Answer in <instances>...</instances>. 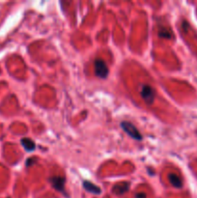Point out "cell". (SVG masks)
I'll return each mask as SVG.
<instances>
[{
  "label": "cell",
  "mask_w": 197,
  "mask_h": 198,
  "mask_svg": "<svg viewBox=\"0 0 197 198\" xmlns=\"http://www.w3.org/2000/svg\"><path fill=\"white\" fill-rule=\"evenodd\" d=\"M121 127L127 134L130 135V136H131L134 139H136V140H141L142 139V135L140 134L139 131H138L137 128L134 126V124H131L130 122H127V121H124V122L121 123Z\"/></svg>",
  "instance_id": "6da1fadb"
},
{
  "label": "cell",
  "mask_w": 197,
  "mask_h": 198,
  "mask_svg": "<svg viewBox=\"0 0 197 198\" xmlns=\"http://www.w3.org/2000/svg\"><path fill=\"white\" fill-rule=\"evenodd\" d=\"M140 95L144 102L148 105H151L155 99V91L148 84H143L140 88Z\"/></svg>",
  "instance_id": "7a4b0ae2"
},
{
  "label": "cell",
  "mask_w": 197,
  "mask_h": 198,
  "mask_svg": "<svg viewBox=\"0 0 197 198\" xmlns=\"http://www.w3.org/2000/svg\"><path fill=\"white\" fill-rule=\"evenodd\" d=\"M95 72L100 79H106L108 76V68L105 62L102 59L95 60Z\"/></svg>",
  "instance_id": "3957f363"
},
{
  "label": "cell",
  "mask_w": 197,
  "mask_h": 198,
  "mask_svg": "<svg viewBox=\"0 0 197 198\" xmlns=\"http://www.w3.org/2000/svg\"><path fill=\"white\" fill-rule=\"evenodd\" d=\"M65 182H66L65 179L60 176H54L50 178V183L52 186L54 187L55 190L62 191V192H65V190H64V189H65Z\"/></svg>",
  "instance_id": "277c9868"
},
{
  "label": "cell",
  "mask_w": 197,
  "mask_h": 198,
  "mask_svg": "<svg viewBox=\"0 0 197 198\" xmlns=\"http://www.w3.org/2000/svg\"><path fill=\"white\" fill-rule=\"evenodd\" d=\"M83 186L87 191H90V192H92V193H95V194H100V191H102L100 187H98L96 185H94L93 183H91V182H88V181H84L83 182Z\"/></svg>",
  "instance_id": "5b68a950"
},
{
  "label": "cell",
  "mask_w": 197,
  "mask_h": 198,
  "mask_svg": "<svg viewBox=\"0 0 197 198\" xmlns=\"http://www.w3.org/2000/svg\"><path fill=\"white\" fill-rule=\"evenodd\" d=\"M130 189V186L127 183H122V184H118L114 186V187L112 189L113 192H115L116 194H124L125 192H127Z\"/></svg>",
  "instance_id": "8992f818"
},
{
  "label": "cell",
  "mask_w": 197,
  "mask_h": 198,
  "mask_svg": "<svg viewBox=\"0 0 197 198\" xmlns=\"http://www.w3.org/2000/svg\"><path fill=\"white\" fill-rule=\"evenodd\" d=\"M168 179H169L170 184H171L173 186H175V187H181V186H182V180H181L176 174H173V173L169 174Z\"/></svg>",
  "instance_id": "52a82bcc"
},
{
  "label": "cell",
  "mask_w": 197,
  "mask_h": 198,
  "mask_svg": "<svg viewBox=\"0 0 197 198\" xmlns=\"http://www.w3.org/2000/svg\"><path fill=\"white\" fill-rule=\"evenodd\" d=\"M21 144H22L26 151H34L36 147L34 141H32L29 138H22L21 139Z\"/></svg>",
  "instance_id": "ba28073f"
},
{
  "label": "cell",
  "mask_w": 197,
  "mask_h": 198,
  "mask_svg": "<svg viewBox=\"0 0 197 198\" xmlns=\"http://www.w3.org/2000/svg\"><path fill=\"white\" fill-rule=\"evenodd\" d=\"M158 35L162 38H170V36H171L169 33V31L165 28H161V30H159Z\"/></svg>",
  "instance_id": "9c48e42d"
},
{
  "label": "cell",
  "mask_w": 197,
  "mask_h": 198,
  "mask_svg": "<svg viewBox=\"0 0 197 198\" xmlns=\"http://www.w3.org/2000/svg\"><path fill=\"white\" fill-rule=\"evenodd\" d=\"M136 198H146V194L145 193H137Z\"/></svg>",
  "instance_id": "30bf717a"
}]
</instances>
